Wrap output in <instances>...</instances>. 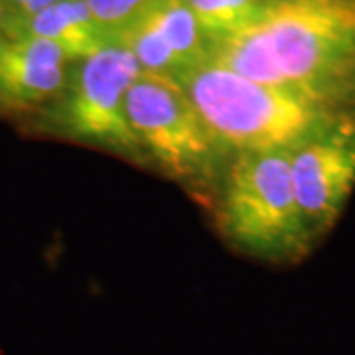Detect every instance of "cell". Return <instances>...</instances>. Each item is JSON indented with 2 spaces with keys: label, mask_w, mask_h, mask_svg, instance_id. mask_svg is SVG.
I'll return each mask as SVG.
<instances>
[{
  "label": "cell",
  "mask_w": 355,
  "mask_h": 355,
  "mask_svg": "<svg viewBox=\"0 0 355 355\" xmlns=\"http://www.w3.org/2000/svg\"><path fill=\"white\" fill-rule=\"evenodd\" d=\"M55 2H60V0H6L8 8H10L14 14V20L30 18V16H34V14L50 8L51 4H55Z\"/></svg>",
  "instance_id": "obj_12"
},
{
  "label": "cell",
  "mask_w": 355,
  "mask_h": 355,
  "mask_svg": "<svg viewBox=\"0 0 355 355\" xmlns=\"http://www.w3.org/2000/svg\"><path fill=\"white\" fill-rule=\"evenodd\" d=\"M176 81L231 158L243 153H292L355 116V107L261 83L214 60L196 65Z\"/></svg>",
  "instance_id": "obj_2"
},
{
  "label": "cell",
  "mask_w": 355,
  "mask_h": 355,
  "mask_svg": "<svg viewBox=\"0 0 355 355\" xmlns=\"http://www.w3.org/2000/svg\"><path fill=\"white\" fill-rule=\"evenodd\" d=\"M103 30L114 40L154 0H83Z\"/></svg>",
  "instance_id": "obj_11"
},
{
  "label": "cell",
  "mask_w": 355,
  "mask_h": 355,
  "mask_svg": "<svg viewBox=\"0 0 355 355\" xmlns=\"http://www.w3.org/2000/svg\"><path fill=\"white\" fill-rule=\"evenodd\" d=\"M217 225L239 251L268 263L304 257L314 237L296 202L291 153H243L231 158L217 202Z\"/></svg>",
  "instance_id": "obj_3"
},
{
  "label": "cell",
  "mask_w": 355,
  "mask_h": 355,
  "mask_svg": "<svg viewBox=\"0 0 355 355\" xmlns=\"http://www.w3.org/2000/svg\"><path fill=\"white\" fill-rule=\"evenodd\" d=\"M140 73L135 55L116 40L76 62L51 109V127L65 139L140 162L127 114L128 89Z\"/></svg>",
  "instance_id": "obj_5"
},
{
  "label": "cell",
  "mask_w": 355,
  "mask_h": 355,
  "mask_svg": "<svg viewBox=\"0 0 355 355\" xmlns=\"http://www.w3.org/2000/svg\"><path fill=\"white\" fill-rule=\"evenodd\" d=\"M10 36L50 40L73 62L85 60L113 42L83 0H60L30 18L14 20Z\"/></svg>",
  "instance_id": "obj_8"
},
{
  "label": "cell",
  "mask_w": 355,
  "mask_h": 355,
  "mask_svg": "<svg viewBox=\"0 0 355 355\" xmlns=\"http://www.w3.org/2000/svg\"><path fill=\"white\" fill-rule=\"evenodd\" d=\"M142 16L176 55L182 76L209 60L214 42L205 34L186 0H154Z\"/></svg>",
  "instance_id": "obj_9"
},
{
  "label": "cell",
  "mask_w": 355,
  "mask_h": 355,
  "mask_svg": "<svg viewBox=\"0 0 355 355\" xmlns=\"http://www.w3.org/2000/svg\"><path fill=\"white\" fill-rule=\"evenodd\" d=\"M73 60L53 42L36 36L0 40V101L28 107L55 101Z\"/></svg>",
  "instance_id": "obj_7"
},
{
  "label": "cell",
  "mask_w": 355,
  "mask_h": 355,
  "mask_svg": "<svg viewBox=\"0 0 355 355\" xmlns=\"http://www.w3.org/2000/svg\"><path fill=\"white\" fill-rule=\"evenodd\" d=\"M296 202L316 239L336 223L355 188V116L291 153Z\"/></svg>",
  "instance_id": "obj_6"
},
{
  "label": "cell",
  "mask_w": 355,
  "mask_h": 355,
  "mask_svg": "<svg viewBox=\"0 0 355 355\" xmlns=\"http://www.w3.org/2000/svg\"><path fill=\"white\" fill-rule=\"evenodd\" d=\"M209 60L241 76L355 107V0H263Z\"/></svg>",
  "instance_id": "obj_1"
},
{
  "label": "cell",
  "mask_w": 355,
  "mask_h": 355,
  "mask_svg": "<svg viewBox=\"0 0 355 355\" xmlns=\"http://www.w3.org/2000/svg\"><path fill=\"white\" fill-rule=\"evenodd\" d=\"M191 12L203 26L205 34L216 44L221 38H227L247 26L263 0H186Z\"/></svg>",
  "instance_id": "obj_10"
},
{
  "label": "cell",
  "mask_w": 355,
  "mask_h": 355,
  "mask_svg": "<svg viewBox=\"0 0 355 355\" xmlns=\"http://www.w3.org/2000/svg\"><path fill=\"white\" fill-rule=\"evenodd\" d=\"M127 114L142 160L168 178L205 186L227 168L231 156L174 79L140 73L128 89Z\"/></svg>",
  "instance_id": "obj_4"
},
{
  "label": "cell",
  "mask_w": 355,
  "mask_h": 355,
  "mask_svg": "<svg viewBox=\"0 0 355 355\" xmlns=\"http://www.w3.org/2000/svg\"><path fill=\"white\" fill-rule=\"evenodd\" d=\"M14 14L8 8L6 0H0V40L10 36V28H12Z\"/></svg>",
  "instance_id": "obj_13"
}]
</instances>
